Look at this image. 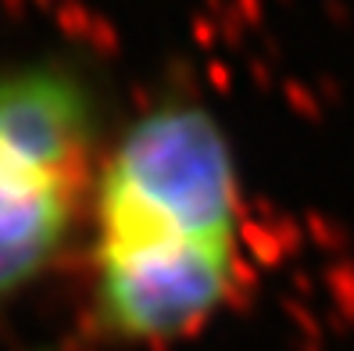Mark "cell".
<instances>
[{"mask_svg": "<svg viewBox=\"0 0 354 351\" xmlns=\"http://www.w3.org/2000/svg\"><path fill=\"white\" fill-rule=\"evenodd\" d=\"M236 165L197 105H165L122 136L97 197L104 247H236Z\"/></svg>", "mask_w": 354, "mask_h": 351, "instance_id": "cell-1", "label": "cell"}, {"mask_svg": "<svg viewBox=\"0 0 354 351\" xmlns=\"http://www.w3.org/2000/svg\"><path fill=\"white\" fill-rule=\"evenodd\" d=\"M90 147V100L57 69L0 79V294L47 269L68 233Z\"/></svg>", "mask_w": 354, "mask_h": 351, "instance_id": "cell-2", "label": "cell"}, {"mask_svg": "<svg viewBox=\"0 0 354 351\" xmlns=\"http://www.w3.org/2000/svg\"><path fill=\"white\" fill-rule=\"evenodd\" d=\"M236 280V247L97 251L100 319L115 337L169 341L218 312Z\"/></svg>", "mask_w": 354, "mask_h": 351, "instance_id": "cell-3", "label": "cell"}]
</instances>
